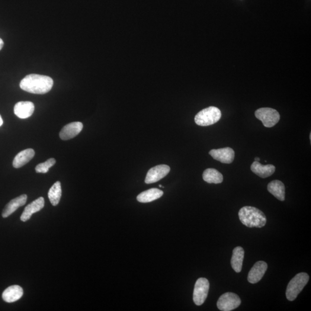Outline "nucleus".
<instances>
[{"label": "nucleus", "mask_w": 311, "mask_h": 311, "mask_svg": "<svg viewBox=\"0 0 311 311\" xmlns=\"http://www.w3.org/2000/svg\"><path fill=\"white\" fill-rule=\"evenodd\" d=\"M56 160L55 159L51 158L48 159L46 162L41 163L37 166L35 168V171L37 173H42V174H46L49 171V169L56 164Z\"/></svg>", "instance_id": "23"}, {"label": "nucleus", "mask_w": 311, "mask_h": 311, "mask_svg": "<svg viewBox=\"0 0 311 311\" xmlns=\"http://www.w3.org/2000/svg\"><path fill=\"white\" fill-rule=\"evenodd\" d=\"M257 119L262 122L266 127H272L280 120V115L277 110L271 108H261L255 113Z\"/></svg>", "instance_id": "5"}, {"label": "nucleus", "mask_w": 311, "mask_h": 311, "mask_svg": "<svg viewBox=\"0 0 311 311\" xmlns=\"http://www.w3.org/2000/svg\"><path fill=\"white\" fill-rule=\"evenodd\" d=\"M4 41L0 38V50L2 49L3 46H4Z\"/></svg>", "instance_id": "24"}, {"label": "nucleus", "mask_w": 311, "mask_h": 311, "mask_svg": "<svg viewBox=\"0 0 311 311\" xmlns=\"http://www.w3.org/2000/svg\"><path fill=\"white\" fill-rule=\"evenodd\" d=\"M2 124H3L2 118L1 116V115H0V126H1Z\"/></svg>", "instance_id": "25"}, {"label": "nucleus", "mask_w": 311, "mask_h": 311, "mask_svg": "<svg viewBox=\"0 0 311 311\" xmlns=\"http://www.w3.org/2000/svg\"><path fill=\"white\" fill-rule=\"evenodd\" d=\"M239 217L243 225L249 228H262L266 224L265 214L257 208L244 207L239 211Z\"/></svg>", "instance_id": "2"}, {"label": "nucleus", "mask_w": 311, "mask_h": 311, "mask_svg": "<svg viewBox=\"0 0 311 311\" xmlns=\"http://www.w3.org/2000/svg\"><path fill=\"white\" fill-rule=\"evenodd\" d=\"M35 105L33 102H19L15 104L14 113L21 119H26L34 113Z\"/></svg>", "instance_id": "11"}, {"label": "nucleus", "mask_w": 311, "mask_h": 311, "mask_svg": "<svg viewBox=\"0 0 311 311\" xmlns=\"http://www.w3.org/2000/svg\"><path fill=\"white\" fill-rule=\"evenodd\" d=\"M23 295V288L19 285H12L6 289L2 293V297L5 302L11 303L21 299Z\"/></svg>", "instance_id": "15"}, {"label": "nucleus", "mask_w": 311, "mask_h": 311, "mask_svg": "<svg viewBox=\"0 0 311 311\" xmlns=\"http://www.w3.org/2000/svg\"><path fill=\"white\" fill-rule=\"evenodd\" d=\"M44 207V200L43 197H40L36 200L32 202L30 204L27 205L21 216V220L23 222L28 221L31 219L32 215L34 213L40 211Z\"/></svg>", "instance_id": "13"}, {"label": "nucleus", "mask_w": 311, "mask_h": 311, "mask_svg": "<svg viewBox=\"0 0 311 311\" xmlns=\"http://www.w3.org/2000/svg\"><path fill=\"white\" fill-rule=\"evenodd\" d=\"M268 269V264L264 261L255 263L248 275V281L249 283L256 284L264 277Z\"/></svg>", "instance_id": "10"}, {"label": "nucleus", "mask_w": 311, "mask_h": 311, "mask_svg": "<svg viewBox=\"0 0 311 311\" xmlns=\"http://www.w3.org/2000/svg\"><path fill=\"white\" fill-rule=\"evenodd\" d=\"M27 195L23 194L18 197L13 199L9 203L6 205L2 211V216L6 218L14 213L18 208L23 206L26 203Z\"/></svg>", "instance_id": "14"}, {"label": "nucleus", "mask_w": 311, "mask_h": 311, "mask_svg": "<svg viewBox=\"0 0 311 311\" xmlns=\"http://www.w3.org/2000/svg\"><path fill=\"white\" fill-rule=\"evenodd\" d=\"M169 171V166L165 165L154 166L147 172L145 182L146 184H151L158 182L167 175Z\"/></svg>", "instance_id": "8"}, {"label": "nucleus", "mask_w": 311, "mask_h": 311, "mask_svg": "<svg viewBox=\"0 0 311 311\" xmlns=\"http://www.w3.org/2000/svg\"><path fill=\"white\" fill-rule=\"evenodd\" d=\"M255 160L256 162H259V160H260V159H259V158H255Z\"/></svg>", "instance_id": "26"}, {"label": "nucleus", "mask_w": 311, "mask_h": 311, "mask_svg": "<svg viewBox=\"0 0 311 311\" xmlns=\"http://www.w3.org/2000/svg\"><path fill=\"white\" fill-rule=\"evenodd\" d=\"M309 275L306 272H300L291 279L287 289V299L291 301L296 299L309 281Z\"/></svg>", "instance_id": "3"}, {"label": "nucleus", "mask_w": 311, "mask_h": 311, "mask_svg": "<svg viewBox=\"0 0 311 311\" xmlns=\"http://www.w3.org/2000/svg\"><path fill=\"white\" fill-rule=\"evenodd\" d=\"M251 171L262 178L269 177L274 174L275 166L272 165H262L259 162L255 161L251 166Z\"/></svg>", "instance_id": "16"}, {"label": "nucleus", "mask_w": 311, "mask_h": 311, "mask_svg": "<svg viewBox=\"0 0 311 311\" xmlns=\"http://www.w3.org/2000/svg\"><path fill=\"white\" fill-rule=\"evenodd\" d=\"M53 84V80L50 77L31 74L21 80L20 87L31 94L41 95L49 92Z\"/></svg>", "instance_id": "1"}, {"label": "nucleus", "mask_w": 311, "mask_h": 311, "mask_svg": "<svg viewBox=\"0 0 311 311\" xmlns=\"http://www.w3.org/2000/svg\"><path fill=\"white\" fill-rule=\"evenodd\" d=\"M62 195V185L59 181L56 182L50 188L48 192L50 203L53 206H57L59 204Z\"/></svg>", "instance_id": "22"}, {"label": "nucleus", "mask_w": 311, "mask_h": 311, "mask_svg": "<svg viewBox=\"0 0 311 311\" xmlns=\"http://www.w3.org/2000/svg\"><path fill=\"white\" fill-rule=\"evenodd\" d=\"M35 151L33 149H27L19 152L13 161V166L15 168H19L27 164L35 156Z\"/></svg>", "instance_id": "17"}, {"label": "nucleus", "mask_w": 311, "mask_h": 311, "mask_svg": "<svg viewBox=\"0 0 311 311\" xmlns=\"http://www.w3.org/2000/svg\"><path fill=\"white\" fill-rule=\"evenodd\" d=\"M163 191L158 188H150L138 195L137 200L140 203H148L162 197Z\"/></svg>", "instance_id": "18"}, {"label": "nucleus", "mask_w": 311, "mask_h": 311, "mask_svg": "<svg viewBox=\"0 0 311 311\" xmlns=\"http://www.w3.org/2000/svg\"><path fill=\"white\" fill-rule=\"evenodd\" d=\"M209 155L214 160L225 164H230L235 159V152L229 147L211 150Z\"/></svg>", "instance_id": "9"}, {"label": "nucleus", "mask_w": 311, "mask_h": 311, "mask_svg": "<svg viewBox=\"0 0 311 311\" xmlns=\"http://www.w3.org/2000/svg\"><path fill=\"white\" fill-rule=\"evenodd\" d=\"M159 187H163L162 186V185H159Z\"/></svg>", "instance_id": "27"}, {"label": "nucleus", "mask_w": 311, "mask_h": 311, "mask_svg": "<svg viewBox=\"0 0 311 311\" xmlns=\"http://www.w3.org/2000/svg\"><path fill=\"white\" fill-rule=\"evenodd\" d=\"M241 304L238 295L232 292L224 293L217 301L218 309L222 311H230L237 309Z\"/></svg>", "instance_id": "7"}, {"label": "nucleus", "mask_w": 311, "mask_h": 311, "mask_svg": "<svg viewBox=\"0 0 311 311\" xmlns=\"http://www.w3.org/2000/svg\"><path fill=\"white\" fill-rule=\"evenodd\" d=\"M268 190L278 200L281 201L285 200V187L283 182L275 180L269 183L268 186Z\"/></svg>", "instance_id": "19"}, {"label": "nucleus", "mask_w": 311, "mask_h": 311, "mask_svg": "<svg viewBox=\"0 0 311 311\" xmlns=\"http://www.w3.org/2000/svg\"><path fill=\"white\" fill-rule=\"evenodd\" d=\"M203 178L204 180L208 184H219L223 181V175L217 169L214 168L205 169Z\"/></svg>", "instance_id": "21"}, {"label": "nucleus", "mask_w": 311, "mask_h": 311, "mask_svg": "<svg viewBox=\"0 0 311 311\" xmlns=\"http://www.w3.org/2000/svg\"><path fill=\"white\" fill-rule=\"evenodd\" d=\"M83 124L79 122L70 123L65 125L60 133L61 139L62 140H68L78 136L83 130Z\"/></svg>", "instance_id": "12"}, {"label": "nucleus", "mask_w": 311, "mask_h": 311, "mask_svg": "<svg viewBox=\"0 0 311 311\" xmlns=\"http://www.w3.org/2000/svg\"><path fill=\"white\" fill-rule=\"evenodd\" d=\"M244 257H245V251L242 247H237L233 249L230 263L235 272H240L242 271Z\"/></svg>", "instance_id": "20"}, {"label": "nucleus", "mask_w": 311, "mask_h": 311, "mask_svg": "<svg viewBox=\"0 0 311 311\" xmlns=\"http://www.w3.org/2000/svg\"><path fill=\"white\" fill-rule=\"evenodd\" d=\"M209 282L205 278H200L196 281L193 292V301L197 306H201L206 300L209 290Z\"/></svg>", "instance_id": "6"}, {"label": "nucleus", "mask_w": 311, "mask_h": 311, "mask_svg": "<svg viewBox=\"0 0 311 311\" xmlns=\"http://www.w3.org/2000/svg\"><path fill=\"white\" fill-rule=\"evenodd\" d=\"M221 115L219 108L210 106L204 109L195 115V123L199 126H210L217 123L221 119Z\"/></svg>", "instance_id": "4"}]
</instances>
